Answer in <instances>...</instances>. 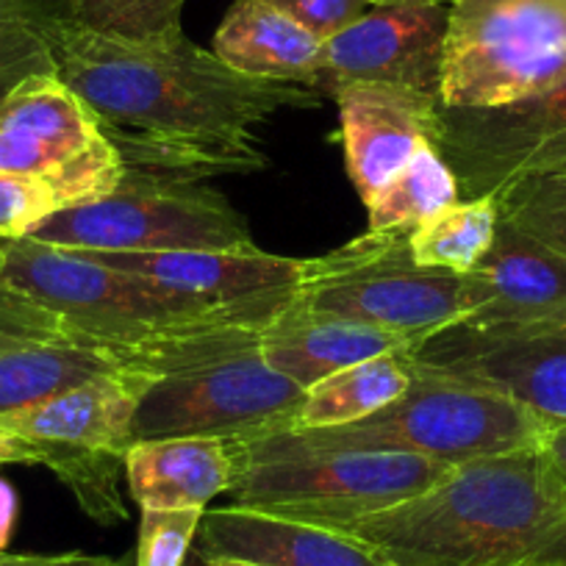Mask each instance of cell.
I'll return each mask as SVG.
<instances>
[{
    "label": "cell",
    "mask_w": 566,
    "mask_h": 566,
    "mask_svg": "<svg viewBox=\"0 0 566 566\" xmlns=\"http://www.w3.org/2000/svg\"><path fill=\"white\" fill-rule=\"evenodd\" d=\"M42 36L56 75L101 119L128 170L195 181L255 172L266 159L253 125L319 106L312 86L237 73L184 31L123 40L64 20Z\"/></svg>",
    "instance_id": "obj_1"
},
{
    "label": "cell",
    "mask_w": 566,
    "mask_h": 566,
    "mask_svg": "<svg viewBox=\"0 0 566 566\" xmlns=\"http://www.w3.org/2000/svg\"><path fill=\"white\" fill-rule=\"evenodd\" d=\"M325 527L386 566H566V483L538 450L492 455L406 503Z\"/></svg>",
    "instance_id": "obj_2"
},
{
    "label": "cell",
    "mask_w": 566,
    "mask_h": 566,
    "mask_svg": "<svg viewBox=\"0 0 566 566\" xmlns=\"http://www.w3.org/2000/svg\"><path fill=\"white\" fill-rule=\"evenodd\" d=\"M0 266L14 290L56 314L75 339L112 347L150 369L178 342L222 328H264L295 301H198L31 237L0 239Z\"/></svg>",
    "instance_id": "obj_3"
},
{
    "label": "cell",
    "mask_w": 566,
    "mask_h": 566,
    "mask_svg": "<svg viewBox=\"0 0 566 566\" xmlns=\"http://www.w3.org/2000/svg\"><path fill=\"white\" fill-rule=\"evenodd\" d=\"M411 384L397 400L358 422L319 431H281L295 448L386 450L444 461L450 467L492 455L538 450L553 428L509 395L431 373L406 356Z\"/></svg>",
    "instance_id": "obj_4"
},
{
    "label": "cell",
    "mask_w": 566,
    "mask_h": 566,
    "mask_svg": "<svg viewBox=\"0 0 566 566\" xmlns=\"http://www.w3.org/2000/svg\"><path fill=\"white\" fill-rule=\"evenodd\" d=\"M237 505L314 525H339L437 486L453 467L386 450H312L281 437L231 442Z\"/></svg>",
    "instance_id": "obj_5"
},
{
    "label": "cell",
    "mask_w": 566,
    "mask_h": 566,
    "mask_svg": "<svg viewBox=\"0 0 566 566\" xmlns=\"http://www.w3.org/2000/svg\"><path fill=\"white\" fill-rule=\"evenodd\" d=\"M295 301L308 312L400 334L413 347L470 314L467 272L419 266L408 231H367L331 253L303 259Z\"/></svg>",
    "instance_id": "obj_6"
},
{
    "label": "cell",
    "mask_w": 566,
    "mask_h": 566,
    "mask_svg": "<svg viewBox=\"0 0 566 566\" xmlns=\"http://www.w3.org/2000/svg\"><path fill=\"white\" fill-rule=\"evenodd\" d=\"M259 331H244L161 375L142 397L134 442L181 437L244 442L286 431L306 389L261 358Z\"/></svg>",
    "instance_id": "obj_7"
},
{
    "label": "cell",
    "mask_w": 566,
    "mask_h": 566,
    "mask_svg": "<svg viewBox=\"0 0 566 566\" xmlns=\"http://www.w3.org/2000/svg\"><path fill=\"white\" fill-rule=\"evenodd\" d=\"M31 239L64 250L172 253V250L250 248L248 220L217 189L181 176L128 170L123 184L95 203L48 217Z\"/></svg>",
    "instance_id": "obj_8"
},
{
    "label": "cell",
    "mask_w": 566,
    "mask_h": 566,
    "mask_svg": "<svg viewBox=\"0 0 566 566\" xmlns=\"http://www.w3.org/2000/svg\"><path fill=\"white\" fill-rule=\"evenodd\" d=\"M566 75V0H453L439 101L500 108Z\"/></svg>",
    "instance_id": "obj_9"
},
{
    "label": "cell",
    "mask_w": 566,
    "mask_h": 566,
    "mask_svg": "<svg viewBox=\"0 0 566 566\" xmlns=\"http://www.w3.org/2000/svg\"><path fill=\"white\" fill-rule=\"evenodd\" d=\"M0 172L42 178L62 209H73L112 195L128 167L101 119L53 70L0 101Z\"/></svg>",
    "instance_id": "obj_10"
},
{
    "label": "cell",
    "mask_w": 566,
    "mask_h": 566,
    "mask_svg": "<svg viewBox=\"0 0 566 566\" xmlns=\"http://www.w3.org/2000/svg\"><path fill=\"white\" fill-rule=\"evenodd\" d=\"M433 145L453 170L461 200H497L525 178L566 170V75L500 108L439 103Z\"/></svg>",
    "instance_id": "obj_11"
},
{
    "label": "cell",
    "mask_w": 566,
    "mask_h": 566,
    "mask_svg": "<svg viewBox=\"0 0 566 566\" xmlns=\"http://www.w3.org/2000/svg\"><path fill=\"white\" fill-rule=\"evenodd\" d=\"M450 7L431 0L380 3L323 42L314 86L391 84L439 97ZM312 86V90H314Z\"/></svg>",
    "instance_id": "obj_12"
},
{
    "label": "cell",
    "mask_w": 566,
    "mask_h": 566,
    "mask_svg": "<svg viewBox=\"0 0 566 566\" xmlns=\"http://www.w3.org/2000/svg\"><path fill=\"white\" fill-rule=\"evenodd\" d=\"M406 356L431 373L509 395L549 424H566V325L520 334L453 325Z\"/></svg>",
    "instance_id": "obj_13"
},
{
    "label": "cell",
    "mask_w": 566,
    "mask_h": 566,
    "mask_svg": "<svg viewBox=\"0 0 566 566\" xmlns=\"http://www.w3.org/2000/svg\"><path fill=\"white\" fill-rule=\"evenodd\" d=\"M470 314L461 328L520 334L566 325V255L500 217L481 264L467 272Z\"/></svg>",
    "instance_id": "obj_14"
},
{
    "label": "cell",
    "mask_w": 566,
    "mask_h": 566,
    "mask_svg": "<svg viewBox=\"0 0 566 566\" xmlns=\"http://www.w3.org/2000/svg\"><path fill=\"white\" fill-rule=\"evenodd\" d=\"M161 375L148 364H128L95 375L56 397L0 413V431L14 433L31 444L73 448L84 453H106L125 461L134 444V417L142 397Z\"/></svg>",
    "instance_id": "obj_15"
},
{
    "label": "cell",
    "mask_w": 566,
    "mask_h": 566,
    "mask_svg": "<svg viewBox=\"0 0 566 566\" xmlns=\"http://www.w3.org/2000/svg\"><path fill=\"white\" fill-rule=\"evenodd\" d=\"M339 106L347 176L364 206L422 148L437 142L439 97L391 84H347L331 95Z\"/></svg>",
    "instance_id": "obj_16"
},
{
    "label": "cell",
    "mask_w": 566,
    "mask_h": 566,
    "mask_svg": "<svg viewBox=\"0 0 566 566\" xmlns=\"http://www.w3.org/2000/svg\"><path fill=\"white\" fill-rule=\"evenodd\" d=\"M112 270L148 277L165 290L209 303H255L297 295L303 259L275 255L259 244L237 250H172V253H97L78 250Z\"/></svg>",
    "instance_id": "obj_17"
},
{
    "label": "cell",
    "mask_w": 566,
    "mask_h": 566,
    "mask_svg": "<svg viewBox=\"0 0 566 566\" xmlns=\"http://www.w3.org/2000/svg\"><path fill=\"white\" fill-rule=\"evenodd\" d=\"M192 549L200 560L250 566H386L347 533L237 503L203 511Z\"/></svg>",
    "instance_id": "obj_18"
},
{
    "label": "cell",
    "mask_w": 566,
    "mask_h": 566,
    "mask_svg": "<svg viewBox=\"0 0 566 566\" xmlns=\"http://www.w3.org/2000/svg\"><path fill=\"white\" fill-rule=\"evenodd\" d=\"M413 342L400 334L308 312L297 301L277 312L259 331V353L275 373L303 389H312L328 375L384 353L411 350Z\"/></svg>",
    "instance_id": "obj_19"
},
{
    "label": "cell",
    "mask_w": 566,
    "mask_h": 566,
    "mask_svg": "<svg viewBox=\"0 0 566 566\" xmlns=\"http://www.w3.org/2000/svg\"><path fill=\"white\" fill-rule=\"evenodd\" d=\"M123 470L139 509H206L231 486L233 450L226 439H150L130 444Z\"/></svg>",
    "instance_id": "obj_20"
},
{
    "label": "cell",
    "mask_w": 566,
    "mask_h": 566,
    "mask_svg": "<svg viewBox=\"0 0 566 566\" xmlns=\"http://www.w3.org/2000/svg\"><path fill=\"white\" fill-rule=\"evenodd\" d=\"M214 53L250 78L314 86L323 42L266 0H237L217 29Z\"/></svg>",
    "instance_id": "obj_21"
},
{
    "label": "cell",
    "mask_w": 566,
    "mask_h": 566,
    "mask_svg": "<svg viewBox=\"0 0 566 566\" xmlns=\"http://www.w3.org/2000/svg\"><path fill=\"white\" fill-rule=\"evenodd\" d=\"M142 364L112 347L81 339H25L0 347V413L56 397L95 375Z\"/></svg>",
    "instance_id": "obj_22"
},
{
    "label": "cell",
    "mask_w": 566,
    "mask_h": 566,
    "mask_svg": "<svg viewBox=\"0 0 566 566\" xmlns=\"http://www.w3.org/2000/svg\"><path fill=\"white\" fill-rule=\"evenodd\" d=\"M411 384V367L402 353H384L369 361L353 364L328 375L312 389L292 413L286 431H319L358 422L380 411L402 395Z\"/></svg>",
    "instance_id": "obj_23"
},
{
    "label": "cell",
    "mask_w": 566,
    "mask_h": 566,
    "mask_svg": "<svg viewBox=\"0 0 566 566\" xmlns=\"http://www.w3.org/2000/svg\"><path fill=\"white\" fill-rule=\"evenodd\" d=\"M497 222L500 206L494 198L455 200L408 231V250L419 266L464 275L489 253Z\"/></svg>",
    "instance_id": "obj_24"
},
{
    "label": "cell",
    "mask_w": 566,
    "mask_h": 566,
    "mask_svg": "<svg viewBox=\"0 0 566 566\" xmlns=\"http://www.w3.org/2000/svg\"><path fill=\"white\" fill-rule=\"evenodd\" d=\"M461 200L459 181L433 142L406 161L367 203V231H411L424 217Z\"/></svg>",
    "instance_id": "obj_25"
},
{
    "label": "cell",
    "mask_w": 566,
    "mask_h": 566,
    "mask_svg": "<svg viewBox=\"0 0 566 566\" xmlns=\"http://www.w3.org/2000/svg\"><path fill=\"white\" fill-rule=\"evenodd\" d=\"M73 20L97 34L156 40L181 31L187 0H70Z\"/></svg>",
    "instance_id": "obj_26"
},
{
    "label": "cell",
    "mask_w": 566,
    "mask_h": 566,
    "mask_svg": "<svg viewBox=\"0 0 566 566\" xmlns=\"http://www.w3.org/2000/svg\"><path fill=\"white\" fill-rule=\"evenodd\" d=\"M497 206L500 217L566 255V170L514 184Z\"/></svg>",
    "instance_id": "obj_27"
},
{
    "label": "cell",
    "mask_w": 566,
    "mask_h": 566,
    "mask_svg": "<svg viewBox=\"0 0 566 566\" xmlns=\"http://www.w3.org/2000/svg\"><path fill=\"white\" fill-rule=\"evenodd\" d=\"M206 509H142L136 566H187Z\"/></svg>",
    "instance_id": "obj_28"
},
{
    "label": "cell",
    "mask_w": 566,
    "mask_h": 566,
    "mask_svg": "<svg viewBox=\"0 0 566 566\" xmlns=\"http://www.w3.org/2000/svg\"><path fill=\"white\" fill-rule=\"evenodd\" d=\"M62 211L56 189L42 178L0 172V239H23Z\"/></svg>",
    "instance_id": "obj_29"
},
{
    "label": "cell",
    "mask_w": 566,
    "mask_h": 566,
    "mask_svg": "<svg viewBox=\"0 0 566 566\" xmlns=\"http://www.w3.org/2000/svg\"><path fill=\"white\" fill-rule=\"evenodd\" d=\"M25 339H75L62 319L31 301L3 275L0 266V347Z\"/></svg>",
    "instance_id": "obj_30"
},
{
    "label": "cell",
    "mask_w": 566,
    "mask_h": 566,
    "mask_svg": "<svg viewBox=\"0 0 566 566\" xmlns=\"http://www.w3.org/2000/svg\"><path fill=\"white\" fill-rule=\"evenodd\" d=\"M53 70L56 64L42 31L23 29L0 36V101L31 75L53 73Z\"/></svg>",
    "instance_id": "obj_31"
},
{
    "label": "cell",
    "mask_w": 566,
    "mask_h": 566,
    "mask_svg": "<svg viewBox=\"0 0 566 566\" xmlns=\"http://www.w3.org/2000/svg\"><path fill=\"white\" fill-rule=\"evenodd\" d=\"M266 3L290 14L319 42H328L375 7L373 0H266Z\"/></svg>",
    "instance_id": "obj_32"
},
{
    "label": "cell",
    "mask_w": 566,
    "mask_h": 566,
    "mask_svg": "<svg viewBox=\"0 0 566 566\" xmlns=\"http://www.w3.org/2000/svg\"><path fill=\"white\" fill-rule=\"evenodd\" d=\"M64 20H73L70 0H0V36L23 29L45 31Z\"/></svg>",
    "instance_id": "obj_33"
},
{
    "label": "cell",
    "mask_w": 566,
    "mask_h": 566,
    "mask_svg": "<svg viewBox=\"0 0 566 566\" xmlns=\"http://www.w3.org/2000/svg\"><path fill=\"white\" fill-rule=\"evenodd\" d=\"M42 448L31 444L14 433L0 431V467L3 464H40L42 467Z\"/></svg>",
    "instance_id": "obj_34"
},
{
    "label": "cell",
    "mask_w": 566,
    "mask_h": 566,
    "mask_svg": "<svg viewBox=\"0 0 566 566\" xmlns=\"http://www.w3.org/2000/svg\"><path fill=\"white\" fill-rule=\"evenodd\" d=\"M538 453L549 461L555 472H558L560 481L566 483V424H553L547 433H544L542 444H538Z\"/></svg>",
    "instance_id": "obj_35"
},
{
    "label": "cell",
    "mask_w": 566,
    "mask_h": 566,
    "mask_svg": "<svg viewBox=\"0 0 566 566\" xmlns=\"http://www.w3.org/2000/svg\"><path fill=\"white\" fill-rule=\"evenodd\" d=\"M14 522H18V492L12 483L0 478V553H7L9 542H12Z\"/></svg>",
    "instance_id": "obj_36"
},
{
    "label": "cell",
    "mask_w": 566,
    "mask_h": 566,
    "mask_svg": "<svg viewBox=\"0 0 566 566\" xmlns=\"http://www.w3.org/2000/svg\"><path fill=\"white\" fill-rule=\"evenodd\" d=\"M34 566H128V564L119 558H108V555L62 553V555H42L40 564Z\"/></svg>",
    "instance_id": "obj_37"
},
{
    "label": "cell",
    "mask_w": 566,
    "mask_h": 566,
    "mask_svg": "<svg viewBox=\"0 0 566 566\" xmlns=\"http://www.w3.org/2000/svg\"><path fill=\"white\" fill-rule=\"evenodd\" d=\"M42 555H12V553H0V566H34L40 564Z\"/></svg>",
    "instance_id": "obj_38"
},
{
    "label": "cell",
    "mask_w": 566,
    "mask_h": 566,
    "mask_svg": "<svg viewBox=\"0 0 566 566\" xmlns=\"http://www.w3.org/2000/svg\"><path fill=\"white\" fill-rule=\"evenodd\" d=\"M200 566H250V564H239V560H200Z\"/></svg>",
    "instance_id": "obj_39"
},
{
    "label": "cell",
    "mask_w": 566,
    "mask_h": 566,
    "mask_svg": "<svg viewBox=\"0 0 566 566\" xmlns=\"http://www.w3.org/2000/svg\"><path fill=\"white\" fill-rule=\"evenodd\" d=\"M375 7H380V3H400V0H373ZM431 3H444V7H450L453 0H431Z\"/></svg>",
    "instance_id": "obj_40"
}]
</instances>
